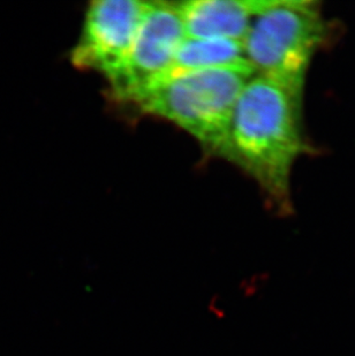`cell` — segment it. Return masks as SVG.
I'll use <instances>...</instances> for the list:
<instances>
[{
  "label": "cell",
  "instance_id": "obj_1",
  "mask_svg": "<svg viewBox=\"0 0 355 356\" xmlns=\"http://www.w3.org/2000/svg\"><path fill=\"white\" fill-rule=\"evenodd\" d=\"M302 102L275 81L253 75L237 99L219 154L258 182L278 215L293 211L292 170L308 150Z\"/></svg>",
  "mask_w": 355,
  "mask_h": 356
},
{
  "label": "cell",
  "instance_id": "obj_2",
  "mask_svg": "<svg viewBox=\"0 0 355 356\" xmlns=\"http://www.w3.org/2000/svg\"><path fill=\"white\" fill-rule=\"evenodd\" d=\"M253 75L237 68L166 75L144 88L129 103L147 115L171 121L219 156L237 99Z\"/></svg>",
  "mask_w": 355,
  "mask_h": 356
},
{
  "label": "cell",
  "instance_id": "obj_3",
  "mask_svg": "<svg viewBox=\"0 0 355 356\" xmlns=\"http://www.w3.org/2000/svg\"><path fill=\"white\" fill-rule=\"evenodd\" d=\"M328 36L316 1L271 0L251 21L244 40L245 57L254 74L303 99L309 66Z\"/></svg>",
  "mask_w": 355,
  "mask_h": 356
},
{
  "label": "cell",
  "instance_id": "obj_4",
  "mask_svg": "<svg viewBox=\"0 0 355 356\" xmlns=\"http://www.w3.org/2000/svg\"><path fill=\"white\" fill-rule=\"evenodd\" d=\"M186 38L177 3L150 1L124 64L107 79L111 96L129 103L171 67Z\"/></svg>",
  "mask_w": 355,
  "mask_h": 356
},
{
  "label": "cell",
  "instance_id": "obj_5",
  "mask_svg": "<svg viewBox=\"0 0 355 356\" xmlns=\"http://www.w3.org/2000/svg\"><path fill=\"white\" fill-rule=\"evenodd\" d=\"M150 1L96 0L84 14L80 38L71 54L81 71H94L109 79L126 60Z\"/></svg>",
  "mask_w": 355,
  "mask_h": 356
},
{
  "label": "cell",
  "instance_id": "obj_6",
  "mask_svg": "<svg viewBox=\"0 0 355 356\" xmlns=\"http://www.w3.org/2000/svg\"><path fill=\"white\" fill-rule=\"evenodd\" d=\"M271 0H191L177 3L186 38L244 42L251 21Z\"/></svg>",
  "mask_w": 355,
  "mask_h": 356
},
{
  "label": "cell",
  "instance_id": "obj_7",
  "mask_svg": "<svg viewBox=\"0 0 355 356\" xmlns=\"http://www.w3.org/2000/svg\"><path fill=\"white\" fill-rule=\"evenodd\" d=\"M221 68L247 70L254 73L246 59L244 42L217 38H184L171 67L163 76Z\"/></svg>",
  "mask_w": 355,
  "mask_h": 356
}]
</instances>
